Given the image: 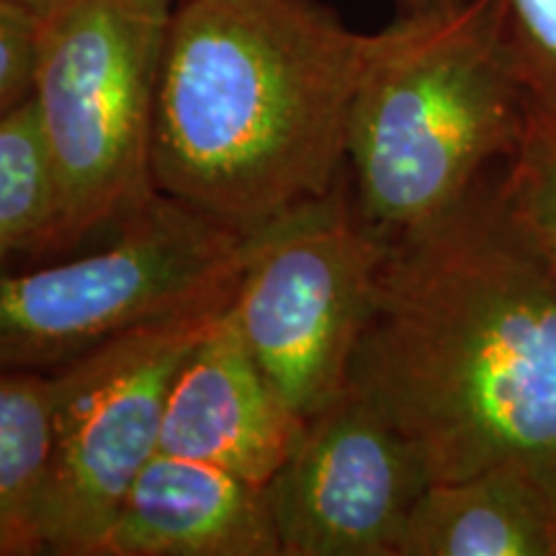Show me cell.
<instances>
[{
	"instance_id": "cell-5",
	"label": "cell",
	"mask_w": 556,
	"mask_h": 556,
	"mask_svg": "<svg viewBox=\"0 0 556 556\" xmlns=\"http://www.w3.org/2000/svg\"><path fill=\"white\" fill-rule=\"evenodd\" d=\"M83 258L0 274V368L52 374L90 348L238 294L250 240L157 193Z\"/></svg>"
},
{
	"instance_id": "cell-12",
	"label": "cell",
	"mask_w": 556,
	"mask_h": 556,
	"mask_svg": "<svg viewBox=\"0 0 556 556\" xmlns=\"http://www.w3.org/2000/svg\"><path fill=\"white\" fill-rule=\"evenodd\" d=\"M52 374L0 368V556L47 554Z\"/></svg>"
},
{
	"instance_id": "cell-15",
	"label": "cell",
	"mask_w": 556,
	"mask_h": 556,
	"mask_svg": "<svg viewBox=\"0 0 556 556\" xmlns=\"http://www.w3.org/2000/svg\"><path fill=\"white\" fill-rule=\"evenodd\" d=\"M495 5L528 101L556 114V0H495Z\"/></svg>"
},
{
	"instance_id": "cell-2",
	"label": "cell",
	"mask_w": 556,
	"mask_h": 556,
	"mask_svg": "<svg viewBox=\"0 0 556 556\" xmlns=\"http://www.w3.org/2000/svg\"><path fill=\"white\" fill-rule=\"evenodd\" d=\"M364 45L319 0H184L157 90V191L242 238L328 197Z\"/></svg>"
},
{
	"instance_id": "cell-16",
	"label": "cell",
	"mask_w": 556,
	"mask_h": 556,
	"mask_svg": "<svg viewBox=\"0 0 556 556\" xmlns=\"http://www.w3.org/2000/svg\"><path fill=\"white\" fill-rule=\"evenodd\" d=\"M41 18L0 3V119L34 93Z\"/></svg>"
},
{
	"instance_id": "cell-4",
	"label": "cell",
	"mask_w": 556,
	"mask_h": 556,
	"mask_svg": "<svg viewBox=\"0 0 556 556\" xmlns=\"http://www.w3.org/2000/svg\"><path fill=\"white\" fill-rule=\"evenodd\" d=\"M173 0H67L41 18L34 109L50 219L26 250L60 258L157 197V90Z\"/></svg>"
},
{
	"instance_id": "cell-1",
	"label": "cell",
	"mask_w": 556,
	"mask_h": 556,
	"mask_svg": "<svg viewBox=\"0 0 556 556\" xmlns=\"http://www.w3.org/2000/svg\"><path fill=\"white\" fill-rule=\"evenodd\" d=\"M351 384L430 482L518 469L556 492V274L495 184L389 238Z\"/></svg>"
},
{
	"instance_id": "cell-14",
	"label": "cell",
	"mask_w": 556,
	"mask_h": 556,
	"mask_svg": "<svg viewBox=\"0 0 556 556\" xmlns=\"http://www.w3.org/2000/svg\"><path fill=\"white\" fill-rule=\"evenodd\" d=\"M495 189L513 225L556 274V114L531 106L523 142Z\"/></svg>"
},
{
	"instance_id": "cell-18",
	"label": "cell",
	"mask_w": 556,
	"mask_h": 556,
	"mask_svg": "<svg viewBox=\"0 0 556 556\" xmlns=\"http://www.w3.org/2000/svg\"><path fill=\"white\" fill-rule=\"evenodd\" d=\"M0 3L13 5V9H21V11L31 13V16H37V18H47V16H50V13L62 9V5H65L67 0H0Z\"/></svg>"
},
{
	"instance_id": "cell-13",
	"label": "cell",
	"mask_w": 556,
	"mask_h": 556,
	"mask_svg": "<svg viewBox=\"0 0 556 556\" xmlns=\"http://www.w3.org/2000/svg\"><path fill=\"white\" fill-rule=\"evenodd\" d=\"M52 189L34 99L0 119V274L26 253L50 219Z\"/></svg>"
},
{
	"instance_id": "cell-9",
	"label": "cell",
	"mask_w": 556,
	"mask_h": 556,
	"mask_svg": "<svg viewBox=\"0 0 556 556\" xmlns=\"http://www.w3.org/2000/svg\"><path fill=\"white\" fill-rule=\"evenodd\" d=\"M304 422L263 374L229 307L173 381L160 451L266 486Z\"/></svg>"
},
{
	"instance_id": "cell-6",
	"label": "cell",
	"mask_w": 556,
	"mask_h": 556,
	"mask_svg": "<svg viewBox=\"0 0 556 556\" xmlns=\"http://www.w3.org/2000/svg\"><path fill=\"white\" fill-rule=\"evenodd\" d=\"M387 248L345 178L250 240L232 315L263 374L304 420L351 384Z\"/></svg>"
},
{
	"instance_id": "cell-7",
	"label": "cell",
	"mask_w": 556,
	"mask_h": 556,
	"mask_svg": "<svg viewBox=\"0 0 556 556\" xmlns=\"http://www.w3.org/2000/svg\"><path fill=\"white\" fill-rule=\"evenodd\" d=\"M232 302L129 330L52 371L47 554L96 556L129 484L160 451L173 381Z\"/></svg>"
},
{
	"instance_id": "cell-10",
	"label": "cell",
	"mask_w": 556,
	"mask_h": 556,
	"mask_svg": "<svg viewBox=\"0 0 556 556\" xmlns=\"http://www.w3.org/2000/svg\"><path fill=\"white\" fill-rule=\"evenodd\" d=\"M96 556H283L266 486L157 451Z\"/></svg>"
},
{
	"instance_id": "cell-8",
	"label": "cell",
	"mask_w": 556,
	"mask_h": 556,
	"mask_svg": "<svg viewBox=\"0 0 556 556\" xmlns=\"http://www.w3.org/2000/svg\"><path fill=\"white\" fill-rule=\"evenodd\" d=\"M428 484L413 443L348 384L307 417L266 495L283 556H397Z\"/></svg>"
},
{
	"instance_id": "cell-17",
	"label": "cell",
	"mask_w": 556,
	"mask_h": 556,
	"mask_svg": "<svg viewBox=\"0 0 556 556\" xmlns=\"http://www.w3.org/2000/svg\"><path fill=\"white\" fill-rule=\"evenodd\" d=\"M464 3V0H397L400 16H417V13H433V11H446L454 5Z\"/></svg>"
},
{
	"instance_id": "cell-11",
	"label": "cell",
	"mask_w": 556,
	"mask_h": 556,
	"mask_svg": "<svg viewBox=\"0 0 556 556\" xmlns=\"http://www.w3.org/2000/svg\"><path fill=\"white\" fill-rule=\"evenodd\" d=\"M397 556H556V492L518 469L430 482Z\"/></svg>"
},
{
	"instance_id": "cell-3",
	"label": "cell",
	"mask_w": 556,
	"mask_h": 556,
	"mask_svg": "<svg viewBox=\"0 0 556 556\" xmlns=\"http://www.w3.org/2000/svg\"><path fill=\"white\" fill-rule=\"evenodd\" d=\"M528 116L495 0L366 34L345 142L358 214L384 238L443 217L516 155Z\"/></svg>"
}]
</instances>
